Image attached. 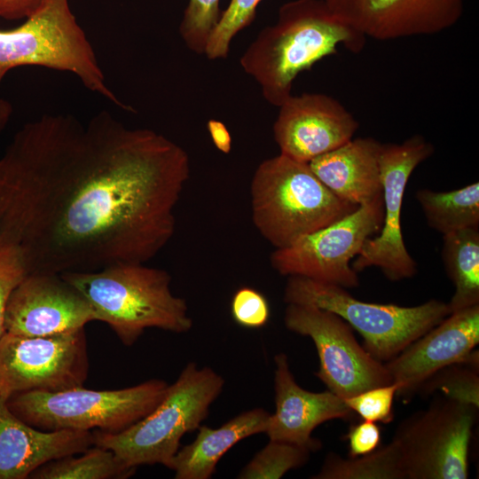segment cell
Segmentation results:
<instances>
[{
	"label": "cell",
	"instance_id": "1",
	"mask_svg": "<svg viewBox=\"0 0 479 479\" xmlns=\"http://www.w3.org/2000/svg\"><path fill=\"white\" fill-rule=\"evenodd\" d=\"M190 171L182 146L106 111L85 123L45 114L0 158V244L18 247L29 272L145 263L175 233Z\"/></svg>",
	"mask_w": 479,
	"mask_h": 479
},
{
	"label": "cell",
	"instance_id": "2",
	"mask_svg": "<svg viewBox=\"0 0 479 479\" xmlns=\"http://www.w3.org/2000/svg\"><path fill=\"white\" fill-rule=\"evenodd\" d=\"M365 36L338 18L323 0L283 4L277 21L262 29L240 63L259 84L271 105L280 106L291 95L296 76L340 46L358 53Z\"/></svg>",
	"mask_w": 479,
	"mask_h": 479
},
{
	"label": "cell",
	"instance_id": "3",
	"mask_svg": "<svg viewBox=\"0 0 479 479\" xmlns=\"http://www.w3.org/2000/svg\"><path fill=\"white\" fill-rule=\"evenodd\" d=\"M61 276L86 298L96 320L106 323L126 346L147 328L184 334L192 327L185 300L172 293L171 277L162 269L120 263Z\"/></svg>",
	"mask_w": 479,
	"mask_h": 479
},
{
	"label": "cell",
	"instance_id": "4",
	"mask_svg": "<svg viewBox=\"0 0 479 479\" xmlns=\"http://www.w3.org/2000/svg\"><path fill=\"white\" fill-rule=\"evenodd\" d=\"M250 194L253 223L275 249L287 247L358 208L334 194L309 163L281 153L258 165Z\"/></svg>",
	"mask_w": 479,
	"mask_h": 479
},
{
	"label": "cell",
	"instance_id": "5",
	"mask_svg": "<svg viewBox=\"0 0 479 479\" xmlns=\"http://www.w3.org/2000/svg\"><path fill=\"white\" fill-rule=\"evenodd\" d=\"M224 386V378L212 368L189 362L152 412L118 433L92 430L93 444L111 450L130 467H168L183 436L198 429Z\"/></svg>",
	"mask_w": 479,
	"mask_h": 479
},
{
	"label": "cell",
	"instance_id": "6",
	"mask_svg": "<svg viewBox=\"0 0 479 479\" xmlns=\"http://www.w3.org/2000/svg\"><path fill=\"white\" fill-rule=\"evenodd\" d=\"M39 66L75 75L90 90H107L105 75L68 0H41L18 27L0 30V84L8 71ZM11 105L0 98V118L7 123Z\"/></svg>",
	"mask_w": 479,
	"mask_h": 479
},
{
	"label": "cell",
	"instance_id": "7",
	"mask_svg": "<svg viewBox=\"0 0 479 479\" xmlns=\"http://www.w3.org/2000/svg\"><path fill=\"white\" fill-rule=\"evenodd\" d=\"M284 301L337 314L362 336L363 347L381 363L394 358L451 313L447 302L435 299L412 307L366 302L345 287L300 276L288 277Z\"/></svg>",
	"mask_w": 479,
	"mask_h": 479
},
{
	"label": "cell",
	"instance_id": "8",
	"mask_svg": "<svg viewBox=\"0 0 479 479\" xmlns=\"http://www.w3.org/2000/svg\"><path fill=\"white\" fill-rule=\"evenodd\" d=\"M168 386L165 381L153 379L114 390L83 386L60 391L32 390L13 395L7 404L17 417L40 430L118 433L152 412Z\"/></svg>",
	"mask_w": 479,
	"mask_h": 479
},
{
	"label": "cell",
	"instance_id": "9",
	"mask_svg": "<svg viewBox=\"0 0 479 479\" xmlns=\"http://www.w3.org/2000/svg\"><path fill=\"white\" fill-rule=\"evenodd\" d=\"M478 407L437 397L404 419L392 440L405 479H467Z\"/></svg>",
	"mask_w": 479,
	"mask_h": 479
},
{
	"label": "cell",
	"instance_id": "10",
	"mask_svg": "<svg viewBox=\"0 0 479 479\" xmlns=\"http://www.w3.org/2000/svg\"><path fill=\"white\" fill-rule=\"evenodd\" d=\"M382 220L381 196L291 246L275 249L270 257L271 264L282 276H300L345 288L357 287L359 279L350 262L360 253L366 240L379 233Z\"/></svg>",
	"mask_w": 479,
	"mask_h": 479
},
{
	"label": "cell",
	"instance_id": "11",
	"mask_svg": "<svg viewBox=\"0 0 479 479\" xmlns=\"http://www.w3.org/2000/svg\"><path fill=\"white\" fill-rule=\"evenodd\" d=\"M284 323L313 341L319 359L315 374L336 396L344 399L392 383L384 363L357 342L352 327L337 314L311 304L288 303Z\"/></svg>",
	"mask_w": 479,
	"mask_h": 479
},
{
	"label": "cell",
	"instance_id": "12",
	"mask_svg": "<svg viewBox=\"0 0 479 479\" xmlns=\"http://www.w3.org/2000/svg\"><path fill=\"white\" fill-rule=\"evenodd\" d=\"M89 357L84 328L51 336L4 332L0 337V395L60 391L87 379Z\"/></svg>",
	"mask_w": 479,
	"mask_h": 479
},
{
	"label": "cell",
	"instance_id": "13",
	"mask_svg": "<svg viewBox=\"0 0 479 479\" xmlns=\"http://www.w3.org/2000/svg\"><path fill=\"white\" fill-rule=\"evenodd\" d=\"M434 153V146L420 135L401 144H381L379 165L382 185L383 220L381 231L365 242L351 263L357 272L379 268L390 281L413 277L417 263L406 249L401 230V210L407 182L422 161Z\"/></svg>",
	"mask_w": 479,
	"mask_h": 479
},
{
	"label": "cell",
	"instance_id": "14",
	"mask_svg": "<svg viewBox=\"0 0 479 479\" xmlns=\"http://www.w3.org/2000/svg\"><path fill=\"white\" fill-rule=\"evenodd\" d=\"M96 320L86 298L59 273L28 272L10 295L5 332L51 336L84 328Z\"/></svg>",
	"mask_w": 479,
	"mask_h": 479
},
{
	"label": "cell",
	"instance_id": "15",
	"mask_svg": "<svg viewBox=\"0 0 479 479\" xmlns=\"http://www.w3.org/2000/svg\"><path fill=\"white\" fill-rule=\"evenodd\" d=\"M279 107L274 139L281 154L301 162L342 145L359 127L338 100L322 93L291 95Z\"/></svg>",
	"mask_w": 479,
	"mask_h": 479
},
{
	"label": "cell",
	"instance_id": "16",
	"mask_svg": "<svg viewBox=\"0 0 479 479\" xmlns=\"http://www.w3.org/2000/svg\"><path fill=\"white\" fill-rule=\"evenodd\" d=\"M364 36L386 41L440 33L461 18L463 0H323Z\"/></svg>",
	"mask_w": 479,
	"mask_h": 479
},
{
	"label": "cell",
	"instance_id": "17",
	"mask_svg": "<svg viewBox=\"0 0 479 479\" xmlns=\"http://www.w3.org/2000/svg\"><path fill=\"white\" fill-rule=\"evenodd\" d=\"M479 343V304L450 313L384 363L397 395L409 397L438 370L465 360Z\"/></svg>",
	"mask_w": 479,
	"mask_h": 479
},
{
	"label": "cell",
	"instance_id": "18",
	"mask_svg": "<svg viewBox=\"0 0 479 479\" xmlns=\"http://www.w3.org/2000/svg\"><path fill=\"white\" fill-rule=\"evenodd\" d=\"M275 412L271 413L264 434L269 440L297 444L315 452L320 440L311 435L320 424L336 419L349 420L354 412L343 398L328 389L311 392L300 387L290 370L287 356L274 357Z\"/></svg>",
	"mask_w": 479,
	"mask_h": 479
},
{
	"label": "cell",
	"instance_id": "19",
	"mask_svg": "<svg viewBox=\"0 0 479 479\" xmlns=\"http://www.w3.org/2000/svg\"><path fill=\"white\" fill-rule=\"evenodd\" d=\"M93 445L92 431L35 428L17 417L0 395V479H27L51 460Z\"/></svg>",
	"mask_w": 479,
	"mask_h": 479
},
{
	"label": "cell",
	"instance_id": "20",
	"mask_svg": "<svg viewBox=\"0 0 479 479\" xmlns=\"http://www.w3.org/2000/svg\"><path fill=\"white\" fill-rule=\"evenodd\" d=\"M381 143L351 138L309 162L317 177L338 198L356 206L382 194L379 158Z\"/></svg>",
	"mask_w": 479,
	"mask_h": 479
},
{
	"label": "cell",
	"instance_id": "21",
	"mask_svg": "<svg viewBox=\"0 0 479 479\" xmlns=\"http://www.w3.org/2000/svg\"><path fill=\"white\" fill-rule=\"evenodd\" d=\"M270 412L263 408L245 411L217 428L200 425L191 444L179 448L168 466L176 479H208L220 459L237 443L264 433Z\"/></svg>",
	"mask_w": 479,
	"mask_h": 479
},
{
	"label": "cell",
	"instance_id": "22",
	"mask_svg": "<svg viewBox=\"0 0 479 479\" xmlns=\"http://www.w3.org/2000/svg\"><path fill=\"white\" fill-rule=\"evenodd\" d=\"M442 259L454 286L450 312L479 304V228L443 235Z\"/></svg>",
	"mask_w": 479,
	"mask_h": 479
},
{
	"label": "cell",
	"instance_id": "23",
	"mask_svg": "<svg viewBox=\"0 0 479 479\" xmlns=\"http://www.w3.org/2000/svg\"><path fill=\"white\" fill-rule=\"evenodd\" d=\"M429 227L443 235L479 228V184L449 192L419 189L415 194Z\"/></svg>",
	"mask_w": 479,
	"mask_h": 479
},
{
	"label": "cell",
	"instance_id": "24",
	"mask_svg": "<svg viewBox=\"0 0 479 479\" xmlns=\"http://www.w3.org/2000/svg\"><path fill=\"white\" fill-rule=\"evenodd\" d=\"M136 470L121 462L111 450L93 444L78 457L68 455L43 464L29 478L125 479Z\"/></svg>",
	"mask_w": 479,
	"mask_h": 479
},
{
	"label": "cell",
	"instance_id": "25",
	"mask_svg": "<svg viewBox=\"0 0 479 479\" xmlns=\"http://www.w3.org/2000/svg\"><path fill=\"white\" fill-rule=\"evenodd\" d=\"M313 479H405L401 455L392 440L373 452L343 458L329 452Z\"/></svg>",
	"mask_w": 479,
	"mask_h": 479
},
{
	"label": "cell",
	"instance_id": "26",
	"mask_svg": "<svg viewBox=\"0 0 479 479\" xmlns=\"http://www.w3.org/2000/svg\"><path fill=\"white\" fill-rule=\"evenodd\" d=\"M422 396L440 393L441 397L472 404L479 408V356L475 349L463 361L445 366L418 389Z\"/></svg>",
	"mask_w": 479,
	"mask_h": 479
},
{
	"label": "cell",
	"instance_id": "27",
	"mask_svg": "<svg viewBox=\"0 0 479 479\" xmlns=\"http://www.w3.org/2000/svg\"><path fill=\"white\" fill-rule=\"evenodd\" d=\"M312 452L282 441L269 440L238 475L240 479H279L303 466Z\"/></svg>",
	"mask_w": 479,
	"mask_h": 479
},
{
	"label": "cell",
	"instance_id": "28",
	"mask_svg": "<svg viewBox=\"0 0 479 479\" xmlns=\"http://www.w3.org/2000/svg\"><path fill=\"white\" fill-rule=\"evenodd\" d=\"M263 0H231L212 30L204 54L209 59H224L234 36L249 26L255 18Z\"/></svg>",
	"mask_w": 479,
	"mask_h": 479
},
{
	"label": "cell",
	"instance_id": "29",
	"mask_svg": "<svg viewBox=\"0 0 479 479\" xmlns=\"http://www.w3.org/2000/svg\"><path fill=\"white\" fill-rule=\"evenodd\" d=\"M220 0H189L179 26L186 46L197 54H204L208 39L220 15Z\"/></svg>",
	"mask_w": 479,
	"mask_h": 479
},
{
	"label": "cell",
	"instance_id": "30",
	"mask_svg": "<svg viewBox=\"0 0 479 479\" xmlns=\"http://www.w3.org/2000/svg\"><path fill=\"white\" fill-rule=\"evenodd\" d=\"M397 383L378 386L344 398L347 406L364 420L389 423L394 419L393 402Z\"/></svg>",
	"mask_w": 479,
	"mask_h": 479
},
{
	"label": "cell",
	"instance_id": "31",
	"mask_svg": "<svg viewBox=\"0 0 479 479\" xmlns=\"http://www.w3.org/2000/svg\"><path fill=\"white\" fill-rule=\"evenodd\" d=\"M28 272L21 250L13 245L0 244V337L5 332L4 318L10 295Z\"/></svg>",
	"mask_w": 479,
	"mask_h": 479
},
{
	"label": "cell",
	"instance_id": "32",
	"mask_svg": "<svg viewBox=\"0 0 479 479\" xmlns=\"http://www.w3.org/2000/svg\"><path fill=\"white\" fill-rule=\"evenodd\" d=\"M231 314L239 326L245 328H261L271 316L270 304L258 290L244 287L239 288L231 301Z\"/></svg>",
	"mask_w": 479,
	"mask_h": 479
},
{
	"label": "cell",
	"instance_id": "33",
	"mask_svg": "<svg viewBox=\"0 0 479 479\" xmlns=\"http://www.w3.org/2000/svg\"><path fill=\"white\" fill-rule=\"evenodd\" d=\"M349 456L357 457L376 450L381 443V433L377 422L364 420L351 425L346 436Z\"/></svg>",
	"mask_w": 479,
	"mask_h": 479
},
{
	"label": "cell",
	"instance_id": "34",
	"mask_svg": "<svg viewBox=\"0 0 479 479\" xmlns=\"http://www.w3.org/2000/svg\"><path fill=\"white\" fill-rule=\"evenodd\" d=\"M41 0H0V18L15 20L27 19Z\"/></svg>",
	"mask_w": 479,
	"mask_h": 479
},
{
	"label": "cell",
	"instance_id": "35",
	"mask_svg": "<svg viewBox=\"0 0 479 479\" xmlns=\"http://www.w3.org/2000/svg\"><path fill=\"white\" fill-rule=\"evenodd\" d=\"M208 130L216 147L224 153L232 149V137L225 125L216 120L208 122Z\"/></svg>",
	"mask_w": 479,
	"mask_h": 479
},
{
	"label": "cell",
	"instance_id": "36",
	"mask_svg": "<svg viewBox=\"0 0 479 479\" xmlns=\"http://www.w3.org/2000/svg\"><path fill=\"white\" fill-rule=\"evenodd\" d=\"M5 122L0 118V130L5 126Z\"/></svg>",
	"mask_w": 479,
	"mask_h": 479
}]
</instances>
